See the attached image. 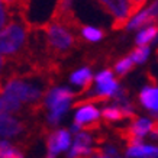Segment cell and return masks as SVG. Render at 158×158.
Returning <instances> with one entry per match:
<instances>
[{
  "mask_svg": "<svg viewBox=\"0 0 158 158\" xmlns=\"http://www.w3.org/2000/svg\"><path fill=\"white\" fill-rule=\"evenodd\" d=\"M141 149H142V158H158V145L142 142Z\"/></svg>",
  "mask_w": 158,
  "mask_h": 158,
  "instance_id": "5bb4252c",
  "label": "cell"
},
{
  "mask_svg": "<svg viewBox=\"0 0 158 158\" xmlns=\"http://www.w3.org/2000/svg\"><path fill=\"white\" fill-rule=\"evenodd\" d=\"M151 55V47H135L131 51L129 57L135 62V65H142L147 62V60Z\"/></svg>",
  "mask_w": 158,
  "mask_h": 158,
  "instance_id": "8fae6325",
  "label": "cell"
},
{
  "mask_svg": "<svg viewBox=\"0 0 158 158\" xmlns=\"http://www.w3.org/2000/svg\"><path fill=\"white\" fill-rule=\"evenodd\" d=\"M135 68V62L132 61V58L129 55H126V57H122L119 58L118 61L113 64V73H115L116 78H123L129 74L132 70Z\"/></svg>",
  "mask_w": 158,
  "mask_h": 158,
  "instance_id": "30bf717a",
  "label": "cell"
},
{
  "mask_svg": "<svg viewBox=\"0 0 158 158\" xmlns=\"http://www.w3.org/2000/svg\"><path fill=\"white\" fill-rule=\"evenodd\" d=\"M97 158H109L107 155H100V157H97Z\"/></svg>",
  "mask_w": 158,
  "mask_h": 158,
  "instance_id": "e0dca14e",
  "label": "cell"
},
{
  "mask_svg": "<svg viewBox=\"0 0 158 158\" xmlns=\"http://www.w3.org/2000/svg\"><path fill=\"white\" fill-rule=\"evenodd\" d=\"M7 67H9V61H7L5 57L0 55V77L7 71Z\"/></svg>",
  "mask_w": 158,
  "mask_h": 158,
  "instance_id": "2e32d148",
  "label": "cell"
},
{
  "mask_svg": "<svg viewBox=\"0 0 158 158\" xmlns=\"http://www.w3.org/2000/svg\"><path fill=\"white\" fill-rule=\"evenodd\" d=\"M99 116H100V112H99L96 107H93V106H90V105L83 106V107H78V112H77L76 116H74V125L78 126L80 131H81V128L84 125L99 120Z\"/></svg>",
  "mask_w": 158,
  "mask_h": 158,
  "instance_id": "9c48e42d",
  "label": "cell"
},
{
  "mask_svg": "<svg viewBox=\"0 0 158 158\" xmlns=\"http://www.w3.org/2000/svg\"><path fill=\"white\" fill-rule=\"evenodd\" d=\"M77 35L78 38L83 39L84 42L89 44H97L103 41L106 36L105 29L96 25H89V23H81L77 28Z\"/></svg>",
  "mask_w": 158,
  "mask_h": 158,
  "instance_id": "52a82bcc",
  "label": "cell"
},
{
  "mask_svg": "<svg viewBox=\"0 0 158 158\" xmlns=\"http://www.w3.org/2000/svg\"><path fill=\"white\" fill-rule=\"evenodd\" d=\"M158 36V26L155 23L147 25L144 28L136 31L135 35V47H149L151 44H155Z\"/></svg>",
  "mask_w": 158,
  "mask_h": 158,
  "instance_id": "ba28073f",
  "label": "cell"
},
{
  "mask_svg": "<svg viewBox=\"0 0 158 158\" xmlns=\"http://www.w3.org/2000/svg\"><path fill=\"white\" fill-rule=\"evenodd\" d=\"M31 31L22 18L13 16L10 22L0 31V55L7 61L20 60L29 47Z\"/></svg>",
  "mask_w": 158,
  "mask_h": 158,
  "instance_id": "6da1fadb",
  "label": "cell"
},
{
  "mask_svg": "<svg viewBox=\"0 0 158 158\" xmlns=\"http://www.w3.org/2000/svg\"><path fill=\"white\" fill-rule=\"evenodd\" d=\"M45 45L49 52L55 57H65L77 47L78 35L74 26L62 19L51 20L44 29Z\"/></svg>",
  "mask_w": 158,
  "mask_h": 158,
  "instance_id": "7a4b0ae2",
  "label": "cell"
},
{
  "mask_svg": "<svg viewBox=\"0 0 158 158\" xmlns=\"http://www.w3.org/2000/svg\"><path fill=\"white\" fill-rule=\"evenodd\" d=\"M155 20H158V0H151L135 9L134 13L126 19L122 29L126 32H136L147 25L155 23Z\"/></svg>",
  "mask_w": 158,
  "mask_h": 158,
  "instance_id": "277c9868",
  "label": "cell"
},
{
  "mask_svg": "<svg viewBox=\"0 0 158 158\" xmlns=\"http://www.w3.org/2000/svg\"><path fill=\"white\" fill-rule=\"evenodd\" d=\"M0 158H3V157H0Z\"/></svg>",
  "mask_w": 158,
  "mask_h": 158,
  "instance_id": "d6986e66",
  "label": "cell"
},
{
  "mask_svg": "<svg viewBox=\"0 0 158 158\" xmlns=\"http://www.w3.org/2000/svg\"><path fill=\"white\" fill-rule=\"evenodd\" d=\"M3 2H5L6 5L9 6L12 10H13V9H18L19 6H22L25 3V0H3Z\"/></svg>",
  "mask_w": 158,
  "mask_h": 158,
  "instance_id": "9a60e30c",
  "label": "cell"
},
{
  "mask_svg": "<svg viewBox=\"0 0 158 158\" xmlns=\"http://www.w3.org/2000/svg\"><path fill=\"white\" fill-rule=\"evenodd\" d=\"M91 142H93V138L89 132H77L76 138H74V145L73 147H77V148H90Z\"/></svg>",
  "mask_w": 158,
  "mask_h": 158,
  "instance_id": "7c38bea8",
  "label": "cell"
},
{
  "mask_svg": "<svg viewBox=\"0 0 158 158\" xmlns=\"http://www.w3.org/2000/svg\"><path fill=\"white\" fill-rule=\"evenodd\" d=\"M138 102L141 107L147 110L149 115H155L158 112V86L157 84H147L138 94Z\"/></svg>",
  "mask_w": 158,
  "mask_h": 158,
  "instance_id": "8992f818",
  "label": "cell"
},
{
  "mask_svg": "<svg viewBox=\"0 0 158 158\" xmlns=\"http://www.w3.org/2000/svg\"><path fill=\"white\" fill-rule=\"evenodd\" d=\"M154 118H157V119H158V112H157V113H155V115H154Z\"/></svg>",
  "mask_w": 158,
  "mask_h": 158,
  "instance_id": "ac0fdd59",
  "label": "cell"
},
{
  "mask_svg": "<svg viewBox=\"0 0 158 158\" xmlns=\"http://www.w3.org/2000/svg\"><path fill=\"white\" fill-rule=\"evenodd\" d=\"M93 3L112 20L115 29H122L126 19L138 9L134 0H93Z\"/></svg>",
  "mask_w": 158,
  "mask_h": 158,
  "instance_id": "3957f363",
  "label": "cell"
},
{
  "mask_svg": "<svg viewBox=\"0 0 158 158\" xmlns=\"http://www.w3.org/2000/svg\"><path fill=\"white\" fill-rule=\"evenodd\" d=\"M57 132V144L60 151H65L70 147V132L67 129H58Z\"/></svg>",
  "mask_w": 158,
  "mask_h": 158,
  "instance_id": "4fadbf2b",
  "label": "cell"
},
{
  "mask_svg": "<svg viewBox=\"0 0 158 158\" xmlns=\"http://www.w3.org/2000/svg\"><path fill=\"white\" fill-rule=\"evenodd\" d=\"M93 70H91L90 65H83V67L77 68L70 74V83L73 86L80 87V91L77 93V97L78 96H84L87 91L90 90L91 84H93Z\"/></svg>",
  "mask_w": 158,
  "mask_h": 158,
  "instance_id": "5b68a950",
  "label": "cell"
}]
</instances>
